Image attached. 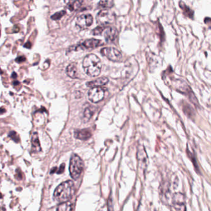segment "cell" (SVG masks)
<instances>
[{"label": "cell", "instance_id": "cell-1", "mask_svg": "<svg viewBox=\"0 0 211 211\" xmlns=\"http://www.w3.org/2000/svg\"><path fill=\"white\" fill-rule=\"evenodd\" d=\"M74 193V185L72 181H67L60 184L55 190L53 198L59 202L68 201Z\"/></svg>", "mask_w": 211, "mask_h": 211}, {"label": "cell", "instance_id": "cell-2", "mask_svg": "<svg viewBox=\"0 0 211 211\" xmlns=\"http://www.w3.org/2000/svg\"><path fill=\"white\" fill-rule=\"evenodd\" d=\"M101 59L94 54L88 55L83 59V69L85 72L90 76H98L101 73Z\"/></svg>", "mask_w": 211, "mask_h": 211}, {"label": "cell", "instance_id": "cell-3", "mask_svg": "<svg viewBox=\"0 0 211 211\" xmlns=\"http://www.w3.org/2000/svg\"><path fill=\"white\" fill-rule=\"evenodd\" d=\"M83 166V162L79 155L74 154L72 156L69 164V171L74 180H77L80 177Z\"/></svg>", "mask_w": 211, "mask_h": 211}, {"label": "cell", "instance_id": "cell-4", "mask_svg": "<svg viewBox=\"0 0 211 211\" xmlns=\"http://www.w3.org/2000/svg\"><path fill=\"white\" fill-rule=\"evenodd\" d=\"M115 20L114 14L108 10H104L99 11L96 16L98 24L101 25L111 24Z\"/></svg>", "mask_w": 211, "mask_h": 211}, {"label": "cell", "instance_id": "cell-5", "mask_svg": "<svg viewBox=\"0 0 211 211\" xmlns=\"http://www.w3.org/2000/svg\"><path fill=\"white\" fill-rule=\"evenodd\" d=\"M101 53L113 61H119L122 58V53L113 47H106L101 50Z\"/></svg>", "mask_w": 211, "mask_h": 211}, {"label": "cell", "instance_id": "cell-6", "mask_svg": "<svg viewBox=\"0 0 211 211\" xmlns=\"http://www.w3.org/2000/svg\"><path fill=\"white\" fill-rule=\"evenodd\" d=\"M89 100L93 103L101 101L104 97V90L99 87H92L88 94Z\"/></svg>", "mask_w": 211, "mask_h": 211}, {"label": "cell", "instance_id": "cell-7", "mask_svg": "<svg viewBox=\"0 0 211 211\" xmlns=\"http://www.w3.org/2000/svg\"><path fill=\"white\" fill-rule=\"evenodd\" d=\"M93 18L90 14H83L77 17L76 25L82 29L89 27L93 23Z\"/></svg>", "mask_w": 211, "mask_h": 211}, {"label": "cell", "instance_id": "cell-8", "mask_svg": "<svg viewBox=\"0 0 211 211\" xmlns=\"http://www.w3.org/2000/svg\"><path fill=\"white\" fill-rule=\"evenodd\" d=\"M172 205L176 210H185L183 194L180 193L174 194L172 197Z\"/></svg>", "mask_w": 211, "mask_h": 211}, {"label": "cell", "instance_id": "cell-9", "mask_svg": "<svg viewBox=\"0 0 211 211\" xmlns=\"http://www.w3.org/2000/svg\"><path fill=\"white\" fill-rule=\"evenodd\" d=\"M137 158L139 165L141 167V168L145 170L148 165V156L145 149L143 147H139Z\"/></svg>", "mask_w": 211, "mask_h": 211}, {"label": "cell", "instance_id": "cell-10", "mask_svg": "<svg viewBox=\"0 0 211 211\" xmlns=\"http://www.w3.org/2000/svg\"><path fill=\"white\" fill-rule=\"evenodd\" d=\"M118 32L114 27H108L104 32V38L108 43L113 42L117 37Z\"/></svg>", "mask_w": 211, "mask_h": 211}, {"label": "cell", "instance_id": "cell-11", "mask_svg": "<svg viewBox=\"0 0 211 211\" xmlns=\"http://www.w3.org/2000/svg\"><path fill=\"white\" fill-rule=\"evenodd\" d=\"M108 79L106 77H102L98 78L94 81L88 82L87 84V86L90 87H101L108 82Z\"/></svg>", "mask_w": 211, "mask_h": 211}, {"label": "cell", "instance_id": "cell-12", "mask_svg": "<svg viewBox=\"0 0 211 211\" xmlns=\"http://www.w3.org/2000/svg\"><path fill=\"white\" fill-rule=\"evenodd\" d=\"M179 6L182 9L183 14L185 16L188 17L190 19L194 18V11L192 10H191L188 6H187L183 1H180L179 2Z\"/></svg>", "mask_w": 211, "mask_h": 211}, {"label": "cell", "instance_id": "cell-13", "mask_svg": "<svg viewBox=\"0 0 211 211\" xmlns=\"http://www.w3.org/2000/svg\"><path fill=\"white\" fill-rule=\"evenodd\" d=\"M67 75L72 79L77 78V66L76 63L70 64L67 67Z\"/></svg>", "mask_w": 211, "mask_h": 211}, {"label": "cell", "instance_id": "cell-14", "mask_svg": "<svg viewBox=\"0 0 211 211\" xmlns=\"http://www.w3.org/2000/svg\"><path fill=\"white\" fill-rule=\"evenodd\" d=\"M101 44V42L100 40L94 39H91L84 41L82 44V47H83L86 48H93L99 46Z\"/></svg>", "mask_w": 211, "mask_h": 211}, {"label": "cell", "instance_id": "cell-15", "mask_svg": "<svg viewBox=\"0 0 211 211\" xmlns=\"http://www.w3.org/2000/svg\"><path fill=\"white\" fill-rule=\"evenodd\" d=\"M91 136L90 131L87 129H82L75 132V137L81 140H87L90 138Z\"/></svg>", "mask_w": 211, "mask_h": 211}, {"label": "cell", "instance_id": "cell-16", "mask_svg": "<svg viewBox=\"0 0 211 211\" xmlns=\"http://www.w3.org/2000/svg\"><path fill=\"white\" fill-rule=\"evenodd\" d=\"M31 144H32V148L34 151L39 152L41 151L40 140L39 139L38 134L37 132H35L32 136Z\"/></svg>", "mask_w": 211, "mask_h": 211}, {"label": "cell", "instance_id": "cell-17", "mask_svg": "<svg viewBox=\"0 0 211 211\" xmlns=\"http://www.w3.org/2000/svg\"><path fill=\"white\" fill-rule=\"evenodd\" d=\"M74 209V204L69 201L62 202L61 205H59V207L57 208V210H72Z\"/></svg>", "mask_w": 211, "mask_h": 211}, {"label": "cell", "instance_id": "cell-18", "mask_svg": "<svg viewBox=\"0 0 211 211\" xmlns=\"http://www.w3.org/2000/svg\"><path fill=\"white\" fill-rule=\"evenodd\" d=\"M83 3V0H75L72 3H70L68 8L71 11H76L79 9Z\"/></svg>", "mask_w": 211, "mask_h": 211}, {"label": "cell", "instance_id": "cell-19", "mask_svg": "<svg viewBox=\"0 0 211 211\" xmlns=\"http://www.w3.org/2000/svg\"><path fill=\"white\" fill-rule=\"evenodd\" d=\"M113 0H101L98 5L104 8H108L113 6Z\"/></svg>", "mask_w": 211, "mask_h": 211}, {"label": "cell", "instance_id": "cell-20", "mask_svg": "<svg viewBox=\"0 0 211 211\" xmlns=\"http://www.w3.org/2000/svg\"><path fill=\"white\" fill-rule=\"evenodd\" d=\"M187 155H188L189 159H190L191 160V162H193V165H194V168H196V171H198V172H199V167H198V166L197 162H196V159H195V158L194 157V156L193 155V154L190 152V151H189V149H188V148H187Z\"/></svg>", "mask_w": 211, "mask_h": 211}, {"label": "cell", "instance_id": "cell-21", "mask_svg": "<svg viewBox=\"0 0 211 211\" xmlns=\"http://www.w3.org/2000/svg\"><path fill=\"white\" fill-rule=\"evenodd\" d=\"M184 107H185V108H184V109H183V111H184L185 113L187 116H188V117H192L193 115V112H194L193 109L191 108V107L189 105H187V106L186 105V106H185Z\"/></svg>", "mask_w": 211, "mask_h": 211}, {"label": "cell", "instance_id": "cell-22", "mask_svg": "<svg viewBox=\"0 0 211 211\" xmlns=\"http://www.w3.org/2000/svg\"><path fill=\"white\" fill-rule=\"evenodd\" d=\"M93 111L91 110V109L90 108H87L85 109L84 113H83V116H84V118L87 119V120H90V118L92 117L93 115Z\"/></svg>", "mask_w": 211, "mask_h": 211}, {"label": "cell", "instance_id": "cell-23", "mask_svg": "<svg viewBox=\"0 0 211 211\" xmlns=\"http://www.w3.org/2000/svg\"><path fill=\"white\" fill-rule=\"evenodd\" d=\"M104 30V27H101V26H98V27H96V29H93L92 31V33L94 36H98V35H101L102 33V32Z\"/></svg>", "mask_w": 211, "mask_h": 211}, {"label": "cell", "instance_id": "cell-24", "mask_svg": "<svg viewBox=\"0 0 211 211\" xmlns=\"http://www.w3.org/2000/svg\"><path fill=\"white\" fill-rule=\"evenodd\" d=\"M9 136L16 143H18L19 141V137L15 131H11L9 134Z\"/></svg>", "mask_w": 211, "mask_h": 211}, {"label": "cell", "instance_id": "cell-25", "mask_svg": "<svg viewBox=\"0 0 211 211\" xmlns=\"http://www.w3.org/2000/svg\"><path fill=\"white\" fill-rule=\"evenodd\" d=\"M65 14V11H60L59 13H56V14H54V15H53L51 16V19H54V20H57L59 19L61 17H62L64 14Z\"/></svg>", "mask_w": 211, "mask_h": 211}, {"label": "cell", "instance_id": "cell-26", "mask_svg": "<svg viewBox=\"0 0 211 211\" xmlns=\"http://www.w3.org/2000/svg\"><path fill=\"white\" fill-rule=\"evenodd\" d=\"M204 22L211 29V18H210V17H205L204 19Z\"/></svg>", "mask_w": 211, "mask_h": 211}, {"label": "cell", "instance_id": "cell-27", "mask_svg": "<svg viewBox=\"0 0 211 211\" xmlns=\"http://www.w3.org/2000/svg\"><path fill=\"white\" fill-rule=\"evenodd\" d=\"M25 59H26L25 57H24V56H20L17 57V58L16 59V61L17 62V63H22V62L25 61Z\"/></svg>", "mask_w": 211, "mask_h": 211}, {"label": "cell", "instance_id": "cell-28", "mask_svg": "<svg viewBox=\"0 0 211 211\" xmlns=\"http://www.w3.org/2000/svg\"><path fill=\"white\" fill-rule=\"evenodd\" d=\"M31 43L29 42H27V43L24 45V47L27 48H31Z\"/></svg>", "mask_w": 211, "mask_h": 211}, {"label": "cell", "instance_id": "cell-29", "mask_svg": "<svg viewBox=\"0 0 211 211\" xmlns=\"http://www.w3.org/2000/svg\"><path fill=\"white\" fill-rule=\"evenodd\" d=\"M75 0H64V2L66 3V4H70V3H72L73 2H74Z\"/></svg>", "mask_w": 211, "mask_h": 211}, {"label": "cell", "instance_id": "cell-30", "mask_svg": "<svg viewBox=\"0 0 211 211\" xmlns=\"http://www.w3.org/2000/svg\"><path fill=\"white\" fill-rule=\"evenodd\" d=\"M6 112V110L4 108H1L0 109V114H3Z\"/></svg>", "mask_w": 211, "mask_h": 211}, {"label": "cell", "instance_id": "cell-31", "mask_svg": "<svg viewBox=\"0 0 211 211\" xmlns=\"http://www.w3.org/2000/svg\"><path fill=\"white\" fill-rule=\"evenodd\" d=\"M12 77H13V78H16V77H17L16 73H13V75H12Z\"/></svg>", "mask_w": 211, "mask_h": 211}, {"label": "cell", "instance_id": "cell-32", "mask_svg": "<svg viewBox=\"0 0 211 211\" xmlns=\"http://www.w3.org/2000/svg\"><path fill=\"white\" fill-rule=\"evenodd\" d=\"M19 84V82L18 81H15V82H14V83H13V84H14V85H15V86L18 85Z\"/></svg>", "mask_w": 211, "mask_h": 211}, {"label": "cell", "instance_id": "cell-33", "mask_svg": "<svg viewBox=\"0 0 211 211\" xmlns=\"http://www.w3.org/2000/svg\"><path fill=\"white\" fill-rule=\"evenodd\" d=\"M2 198V194H0V198Z\"/></svg>", "mask_w": 211, "mask_h": 211}]
</instances>
